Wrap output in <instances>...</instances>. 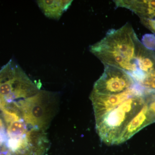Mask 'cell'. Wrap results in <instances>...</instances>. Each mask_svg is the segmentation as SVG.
Returning a JSON list of instances; mask_svg holds the SVG:
<instances>
[{
    "mask_svg": "<svg viewBox=\"0 0 155 155\" xmlns=\"http://www.w3.org/2000/svg\"><path fill=\"white\" fill-rule=\"evenodd\" d=\"M143 47L133 27L127 23L109 31L102 39L91 46L90 51L104 65L122 69L134 78L138 71L137 59Z\"/></svg>",
    "mask_w": 155,
    "mask_h": 155,
    "instance_id": "6da1fadb",
    "label": "cell"
},
{
    "mask_svg": "<svg viewBox=\"0 0 155 155\" xmlns=\"http://www.w3.org/2000/svg\"><path fill=\"white\" fill-rule=\"evenodd\" d=\"M146 103L145 95L134 96L96 122L101 140L109 145L117 144L125 127Z\"/></svg>",
    "mask_w": 155,
    "mask_h": 155,
    "instance_id": "7a4b0ae2",
    "label": "cell"
},
{
    "mask_svg": "<svg viewBox=\"0 0 155 155\" xmlns=\"http://www.w3.org/2000/svg\"><path fill=\"white\" fill-rule=\"evenodd\" d=\"M58 97L54 93L40 90L22 101L19 111L25 123L34 129L45 131L57 113Z\"/></svg>",
    "mask_w": 155,
    "mask_h": 155,
    "instance_id": "3957f363",
    "label": "cell"
},
{
    "mask_svg": "<svg viewBox=\"0 0 155 155\" xmlns=\"http://www.w3.org/2000/svg\"><path fill=\"white\" fill-rule=\"evenodd\" d=\"M137 83L127 72L104 65L102 75L96 81L92 91L98 94H118L134 87Z\"/></svg>",
    "mask_w": 155,
    "mask_h": 155,
    "instance_id": "277c9868",
    "label": "cell"
},
{
    "mask_svg": "<svg viewBox=\"0 0 155 155\" xmlns=\"http://www.w3.org/2000/svg\"><path fill=\"white\" fill-rule=\"evenodd\" d=\"M144 89L137 83L132 88L118 94H101L92 91L90 99L92 103L96 122L130 97L137 95H145Z\"/></svg>",
    "mask_w": 155,
    "mask_h": 155,
    "instance_id": "5b68a950",
    "label": "cell"
},
{
    "mask_svg": "<svg viewBox=\"0 0 155 155\" xmlns=\"http://www.w3.org/2000/svg\"><path fill=\"white\" fill-rule=\"evenodd\" d=\"M155 121V116L146 103L141 110L130 120L121 134L117 144L123 143L131 138L142 128Z\"/></svg>",
    "mask_w": 155,
    "mask_h": 155,
    "instance_id": "8992f818",
    "label": "cell"
},
{
    "mask_svg": "<svg viewBox=\"0 0 155 155\" xmlns=\"http://www.w3.org/2000/svg\"><path fill=\"white\" fill-rule=\"evenodd\" d=\"M114 2L116 7L130 10L140 19L155 18V0H118Z\"/></svg>",
    "mask_w": 155,
    "mask_h": 155,
    "instance_id": "52a82bcc",
    "label": "cell"
},
{
    "mask_svg": "<svg viewBox=\"0 0 155 155\" xmlns=\"http://www.w3.org/2000/svg\"><path fill=\"white\" fill-rule=\"evenodd\" d=\"M72 1H38L39 7L46 17L59 19L64 11L72 3Z\"/></svg>",
    "mask_w": 155,
    "mask_h": 155,
    "instance_id": "ba28073f",
    "label": "cell"
},
{
    "mask_svg": "<svg viewBox=\"0 0 155 155\" xmlns=\"http://www.w3.org/2000/svg\"><path fill=\"white\" fill-rule=\"evenodd\" d=\"M139 84L148 90L155 91V69L147 74Z\"/></svg>",
    "mask_w": 155,
    "mask_h": 155,
    "instance_id": "9c48e42d",
    "label": "cell"
},
{
    "mask_svg": "<svg viewBox=\"0 0 155 155\" xmlns=\"http://www.w3.org/2000/svg\"><path fill=\"white\" fill-rule=\"evenodd\" d=\"M142 24L155 34V18L153 19H140Z\"/></svg>",
    "mask_w": 155,
    "mask_h": 155,
    "instance_id": "30bf717a",
    "label": "cell"
},
{
    "mask_svg": "<svg viewBox=\"0 0 155 155\" xmlns=\"http://www.w3.org/2000/svg\"><path fill=\"white\" fill-rule=\"evenodd\" d=\"M147 105L150 110L151 111L155 116V100L154 99L153 101H152L149 105L148 104Z\"/></svg>",
    "mask_w": 155,
    "mask_h": 155,
    "instance_id": "8fae6325",
    "label": "cell"
},
{
    "mask_svg": "<svg viewBox=\"0 0 155 155\" xmlns=\"http://www.w3.org/2000/svg\"><path fill=\"white\" fill-rule=\"evenodd\" d=\"M3 127H4V126H3L2 122V120L0 119V128Z\"/></svg>",
    "mask_w": 155,
    "mask_h": 155,
    "instance_id": "7c38bea8",
    "label": "cell"
}]
</instances>
